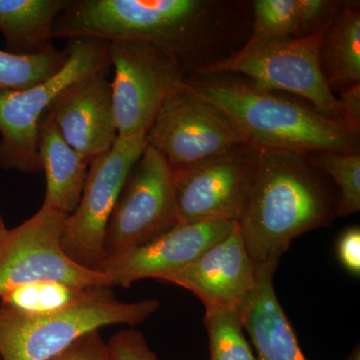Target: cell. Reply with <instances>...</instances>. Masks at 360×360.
Segmentation results:
<instances>
[{
	"label": "cell",
	"instance_id": "d6986e66",
	"mask_svg": "<svg viewBox=\"0 0 360 360\" xmlns=\"http://www.w3.org/2000/svg\"><path fill=\"white\" fill-rule=\"evenodd\" d=\"M321 63L333 91L360 84L359 2H347L336 11L321 45Z\"/></svg>",
	"mask_w": 360,
	"mask_h": 360
},
{
	"label": "cell",
	"instance_id": "277c9868",
	"mask_svg": "<svg viewBox=\"0 0 360 360\" xmlns=\"http://www.w3.org/2000/svg\"><path fill=\"white\" fill-rule=\"evenodd\" d=\"M333 18L304 37L251 35L243 49L229 58L198 66L195 73L241 75L262 89L295 94L309 101L322 115L342 120L338 98L321 63V45Z\"/></svg>",
	"mask_w": 360,
	"mask_h": 360
},
{
	"label": "cell",
	"instance_id": "f546056e",
	"mask_svg": "<svg viewBox=\"0 0 360 360\" xmlns=\"http://www.w3.org/2000/svg\"><path fill=\"white\" fill-rule=\"evenodd\" d=\"M8 231L9 229H7L6 224H4V219H2L1 213H0V245H1L2 241L6 238Z\"/></svg>",
	"mask_w": 360,
	"mask_h": 360
},
{
	"label": "cell",
	"instance_id": "9c48e42d",
	"mask_svg": "<svg viewBox=\"0 0 360 360\" xmlns=\"http://www.w3.org/2000/svg\"><path fill=\"white\" fill-rule=\"evenodd\" d=\"M68 217L42 205L30 219L9 229L0 245V297L37 281L112 288L103 272L80 266L65 255L61 236Z\"/></svg>",
	"mask_w": 360,
	"mask_h": 360
},
{
	"label": "cell",
	"instance_id": "ac0fdd59",
	"mask_svg": "<svg viewBox=\"0 0 360 360\" xmlns=\"http://www.w3.org/2000/svg\"><path fill=\"white\" fill-rule=\"evenodd\" d=\"M70 0H0V32L7 51L20 56L53 49L54 25Z\"/></svg>",
	"mask_w": 360,
	"mask_h": 360
},
{
	"label": "cell",
	"instance_id": "4316f807",
	"mask_svg": "<svg viewBox=\"0 0 360 360\" xmlns=\"http://www.w3.org/2000/svg\"><path fill=\"white\" fill-rule=\"evenodd\" d=\"M335 6V2L323 0H295L296 14L300 22V32H309L311 27H315V30H319L326 23H322L321 20L326 18V13L331 11V9L333 11Z\"/></svg>",
	"mask_w": 360,
	"mask_h": 360
},
{
	"label": "cell",
	"instance_id": "5b68a950",
	"mask_svg": "<svg viewBox=\"0 0 360 360\" xmlns=\"http://www.w3.org/2000/svg\"><path fill=\"white\" fill-rule=\"evenodd\" d=\"M108 288H97L84 302L54 314H25L0 305V357L49 360L90 331L139 326L160 309L158 300L120 302Z\"/></svg>",
	"mask_w": 360,
	"mask_h": 360
},
{
	"label": "cell",
	"instance_id": "603a6c76",
	"mask_svg": "<svg viewBox=\"0 0 360 360\" xmlns=\"http://www.w3.org/2000/svg\"><path fill=\"white\" fill-rule=\"evenodd\" d=\"M203 322L210 338V360H257L238 311H205Z\"/></svg>",
	"mask_w": 360,
	"mask_h": 360
},
{
	"label": "cell",
	"instance_id": "e0dca14e",
	"mask_svg": "<svg viewBox=\"0 0 360 360\" xmlns=\"http://www.w3.org/2000/svg\"><path fill=\"white\" fill-rule=\"evenodd\" d=\"M37 150L46 176L42 205L70 215L82 198L90 161L71 148L45 116L39 124Z\"/></svg>",
	"mask_w": 360,
	"mask_h": 360
},
{
	"label": "cell",
	"instance_id": "8992f818",
	"mask_svg": "<svg viewBox=\"0 0 360 360\" xmlns=\"http://www.w3.org/2000/svg\"><path fill=\"white\" fill-rule=\"evenodd\" d=\"M68 60L53 77L23 90H0V167L23 174L42 172L37 139L42 116L66 89L108 70V41L70 39Z\"/></svg>",
	"mask_w": 360,
	"mask_h": 360
},
{
	"label": "cell",
	"instance_id": "7c38bea8",
	"mask_svg": "<svg viewBox=\"0 0 360 360\" xmlns=\"http://www.w3.org/2000/svg\"><path fill=\"white\" fill-rule=\"evenodd\" d=\"M258 148L243 143L172 170L179 224L236 221L257 168Z\"/></svg>",
	"mask_w": 360,
	"mask_h": 360
},
{
	"label": "cell",
	"instance_id": "44dd1931",
	"mask_svg": "<svg viewBox=\"0 0 360 360\" xmlns=\"http://www.w3.org/2000/svg\"><path fill=\"white\" fill-rule=\"evenodd\" d=\"M68 52L53 49L20 56L0 51V90H23L41 84L65 66Z\"/></svg>",
	"mask_w": 360,
	"mask_h": 360
},
{
	"label": "cell",
	"instance_id": "7a4b0ae2",
	"mask_svg": "<svg viewBox=\"0 0 360 360\" xmlns=\"http://www.w3.org/2000/svg\"><path fill=\"white\" fill-rule=\"evenodd\" d=\"M195 94L229 116L246 143L293 153H359V131L314 106L232 73L184 77Z\"/></svg>",
	"mask_w": 360,
	"mask_h": 360
},
{
	"label": "cell",
	"instance_id": "6da1fadb",
	"mask_svg": "<svg viewBox=\"0 0 360 360\" xmlns=\"http://www.w3.org/2000/svg\"><path fill=\"white\" fill-rule=\"evenodd\" d=\"M338 198L307 155L258 148L257 168L238 220L257 274L276 272L291 241L330 226Z\"/></svg>",
	"mask_w": 360,
	"mask_h": 360
},
{
	"label": "cell",
	"instance_id": "ba28073f",
	"mask_svg": "<svg viewBox=\"0 0 360 360\" xmlns=\"http://www.w3.org/2000/svg\"><path fill=\"white\" fill-rule=\"evenodd\" d=\"M146 146V135L117 137L108 153L90 162L82 198L66 219L61 236L63 250L75 264L99 271L111 213Z\"/></svg>",
	"mask_w": 360,
	"mask_h": 360
},
{
	"label": "cell",
	"instance_id": "2e32d148",
	"mask_svg": "<svg viewBox=\"0 0 360 360\" xmlns=\"http://www.w3.org/2000/svg\"><path fill=\"white\" fill-rule=\"evenodd\" d=\"M274 274H257V285L238 310L239 319L257 350V360H307L277 300Z\"/></svg>",
	"mask_w": 360,
	"mask_h": 360
},
{
	"label": "cell",
	"instance_id": "3957f363",
	"mask_svg": "<svg viewBox=\"0 0 360 360\" xmlns=\"http://www.w3.org/2000/svg\"><path fill=\"white\" fill-rule=\"evenodd\" d=\"M214 4L202 0H70L53 39L146 42L186 65L202 39Z\"/></svg>",
	"mask_w": 360,
	"mask_h": 360
},
{
	"label": "cell",
	"instance_id": "8fae6325",
	"mask_svg": "<svg viewBox=\"0 0 360 360\" xmlns=\"http://www.w3.org/2000/svg\"><path fill=\"white\" fill-rule=\"evenodd\" d=\"M146 139L172 170L246 143L229 116L195 94L184 77L165 99Z\"/></svg>",
	"mask_w": 360,
	"mask_h": 360
},
{
	"label": "cell",
	"instance_id": "484cf974",
	"mask_svg": "<svg viewBox=\"0 0 360 360\" xmlns=\"http://www.w3.org/2000/svg\"><path fill=\"white\" fill-rule=\"evenodd\" d=\"M49 360H108L106 343L99 330L90 331Z\"/></svg>",
	"mask_w": 360,
	"mask_h": 360
},
{
	"label": "cell",
	"instance_id": "5bb4252c",
	"mask_svg": "<svg viewBox=\"0 0 360 360\" xmlns=\"http://www.w3.org/2000/svg\"><path fill=\"white\" fill-rule=\"evenodd\" d=\"M191 291L205 311H238L257 283V274L238 225L193 262L161 279Z\"/></svg>",
	"mask_w": 360,
	"mask_h": 360
},
{
	"label": "cell",
	"instance_id": "4fadbf2b",
	"mask_svg": "<svg viewBox=\"0 0 360 360\" xmlns=\"http://www.w3.org/2000/svg\"><path fill=\"white\" fill-rule=\"evenodd\" d=\"M236 225L225 220L176 224L144 245L106 260L99 271L108 277L111 286L120 288H130L141 279L161 281L226 238Z\"/></svg>",
	"mask_w": 360,
	"mask_h": 360
},
{
	"label": "cell",
	"instance_id": "52a82bcc",
	"mask_svg": "<svg viewBox=\"0 0 360 360\" xmlns=\"http://www.w3.org/2000/svg\"><path fill=\"white\" fill-rule=\"evenodd\" d=\"M113 112L118 137L148 134L158 111L175 85L184 77V66L174 54L155 45L131 40L108 42Z\"/></svg>",
	"mask_w": 360,
	"mask_h": 360
},
{
	"label": "cell",
	"instance_id": "7402d4cb",
	"mask_svg": "<svg viewBox=\"0 0 360 360\" xmlns=\"http://www.w3.org/2000/svg\"><path fill=\"white\" fill-rule=\"evenodd\" d=\"M312 165L335 181L340 195L336 217H348L360 210L359 153L319 151L307 155Z\"/></svg>",
	"mask_w": 360,
	"mask_h": 360
},
{
	"label": "cell",
	"instance_id": "f1b7e54d",
	"mask_svg": "<svg viewBox=\"0 0 360 360\" xmlns=\"http://www.w3.org/2000/svg\"><path fill=\"white\" fill-rule=\"evenodd\" d=\"M338 103L343 122L352 129L360 131V84L340 91Z\"/></svg>",
	"mask_w": 360,
	"mask_h": 360
},
{
	"label": "cell",
	"instance_id": "cb8c5ba5",
	"mask_svg": "<svg viewBox=\"0 0 360 360\" xmlns=\"http://www.w3.org/2000/svg\"><path fill=\"white\" fill-rule=\"evenodd\" d=\"M252 35L292 37L300 32L295 0H257L253 4Z\"/></svg>",
	"mask_w": 360,
	"mask_h": 360
},
{
	"label": "cell",
	"instance_id": "30bf717a",
	"mask_svg": "<svg viewBox=\"0 0 360 360\" xmlns=\"http://www.w3.org/2000/svg\"><path fill=\"white\" fill-rule=\"evenodd\" d=\"M176 224L174 172L165 156L148 143L111 213L104 238V262Z\"/></svg>",
	"mask_w": 360,
	"mask_h": 360
},
{
	"label": "cell",
	"instance_id": "d4e9b609",
	"mask_svg": "<svg viewBox=\"0 0 360 360\" xmlns=\"http://www.w3.org/2000/svg\"><path fill=\"white\" fill-rule=\"evenodd\" d=\"M108 360H160L150 349L141 331L124 329L106 343Z\"/></svg>",
	"mask_w": 360,
	"mask_h": 360
},
{
	"label": "cell",
	"instance_id": "ffe728a7",
	"mask_svg": "<svg viewBox=\"0 0 360 360\" xmlns=\"http://www.w3.org/2000/svg\"><path fill=\"white\" fill-rule=\"evenodd\" d=\"M97 288H79L58 281H37L9 290L0 297V305L25 314H49L79 304Z\"/></svg>",
	"mask_w": 360,
	"mask_h": 360
},
{
	"label": "cell",
	"instance_id": "9a60e30c",
	"mask_svg": "<svg viewBox=\"0 0 360 360\" xmlns=\"http://www.w3.org/2000/svg\"><path fill=\"white\" fill-rule=\"evenodd\" d=\"M108 70L71 85L44 115L56 125L66 143L90 162L108 153L118 137Z\"/></svg>",
	"mask_w": 360,
	"mask_h": 360
},
{
	"label": "cell",
	"instance_id": "83f0119b",
	"mask_svg": "<svg viewBox=\"0 0 360 360\" xmlns=\"http://www.w3.org/2000/svg\"><path fill=\"white\" fill-rule=\"evenodd\" d=\"M338 257L343 266L359 276L360 272V229L350 227L342 234L338 243Z\"/></svg>",
	"mask_w": 360,
	"mask_h": 360
}]
</instances>
